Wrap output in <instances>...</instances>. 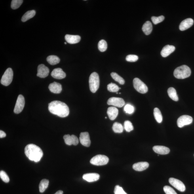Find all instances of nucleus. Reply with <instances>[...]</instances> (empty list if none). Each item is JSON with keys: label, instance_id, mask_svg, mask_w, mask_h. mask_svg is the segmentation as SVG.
Instances as JSON below:
<instances>
[{"label": "nucleus", "instance_id": "obj_41", "mask_svg": "<svg viewBox=\"0 0 194 194\" xmlns=\"http://www.w3.org/2000/svg\"><path fill=\"white\" fill-rule=\"evenodd\" d=\"M114 193L115 194H127L122 187L118 185L115 187Z\"/></svg>", "mask_w": 194, "mask_h": 194}, {"label": "nucleus", "instance_id": "obj_32", "mask_svg": "<svg viewBox=\"0 0 194 194\" xmlns=\"http://www.w3.org/2000/svg\"><path fill=\"white\" fill-rule=\"evenodd\" d=\"M98 47L99 50L101 52H104L107 49V43L104 40H101L99 42Z\"/></svg>", "mask_w": 194, "mask_h": 194}, {"label": "nucleus", "instance_id": "obj_27", "mask_svg": "<svg viewBox=\"0 0 194 194\" xmlns=\"http://www.w3.org/2000/svg\"><path fill=\"white\" fill-rule=\"evenodd\" d=\"M46 60L49 64L52 65L58 64L60 61V59L58 56L54 55L48 56L46 58Z\"/></svg>", "mask_w": 194, "mask_h": 194}, {"label": "nucleus", "instance_id": "obj_45", "mask_svg": "<svg viewBox=\"0 0 194 194\" xmlns=\"http://www.w3.org/2000/svg\"><path fill=\"white\" fill-rule=\"evenodd\" d=\"M105 118L107 119V117H105Z\"/></svg>", "mask_w": 194, "mask_h": 194}, {"label": "nucleus", "instance_id": "obj_1", "mask_svg": "<svg viewBox=\"0 0 194 194\" xmlns=\"http://www.w3.org/2000/svg\"><path fill=\"white\" fill-rule=\"evenodd\" d=\"M48 109L52 114L62 118L68 116L69 113L68 106L65 103L59 101H54L49 103Z\"/></svg>", "mask_w": 194, "mask_h": 194}, {"label": "nucleus", "instance_id": "obj_2", "mask_svg": "<svg viewBox=\"0 0 194 194\" xmlns=\"http://www.w3.org/2000/svg\"><path fill=\"white\" fill-rule=\"evenodd\" d=\"M25 153L28 159L35 162H38L43 155L42 149L39 146L34 144L27 145L25 149Z\"/></svg>", "mask_w": 194, "mask_h": 194}, {"label": "nucleus", "instance_id": "obj_14", "mask_svg": "<svg viewBox=\"0 0 194 194\" xmlns=\"http://www.w3.org/2000/svg\"><path fill=\"white\" fill-rule=\"evenodd\" d=\"M52 77L56 79L61 80L64 79L66 77V74L60 68L54 69L51 73Z\"/></svg>", "mask_w": 194, "mask_h": 194}, {"label": "nucleus", "instance_id": "obj_3", "mask_svg": "<svg viewBox=\"0 0 194 194\" xmlns=\"http://www.w3.org/2000/svg\"><path fill=\"white\" fill-rule=\"evenodd\" d=\"M190 68L186 65H182L177 67L174 72V77L177 79H183L188 77L191 75Z\"/></svg>", "mask_w": 194, "mask_h": 194}, {"label": "nucleus", "instance_id": "obj_6", "mask_svg": "<svg viewBox=\"0 0 194 194\" xmlns=\"http://www.w3.org/2000/svg\"><path fill=\"white\" fill-rule=\"evenodd\" d=\"M14 73L12 68L7 69L2 77L1 83L2 85L5 86L9 85L11 83L13 79Z\"/></svg>", "mask_w": 194, "mask_h": 194}, {"label": "nucleus", "instance_id": "obj_12", "mask_svg": "<svg viewBox=\"0 0 194 194\" xmlns=\"http://www.w3.org/2000/svg\"><path fill=\"white\" fill-rule=\"evenodd\" d=\"M80 141L83 146L88 147L91 145L89 134L87 132H82L80 134Z\"/></svg>", "mask_w": 194, "mask_h": 194}, {"label": "nucleus", "instance_id": "obj_29", "mask_svg": "<svg viewBox=\"0 0 194 194\" xmlns=\"http://www.w3.org/2000/svg\"><path fill=\"white\" fill-rule=\"evenodd\" d=\"M153 115L155 118L158 123H161L163 121V116L160 110L156 107L154 109Z\"/></svg>", "mask_w": 194, "mask_h": 194}, {"label": "nucleus", "instance_id": "obj_4", "mask_svg": "<svg viewBox=\"0 0 194 194\" xmlns=\"http://www.w3.org/2000/svg\"><path fill=\"white\" fill-rule=\"evenodd\" d=\"M89 83L91 91L96 92L100 85L99 77L98 73L94 72L91 74L89 77Z\"/></svg>", "mask_w": 194, "mask_h": 194}, {"label": "nucleus", "instance_id": "obj_31", "mask_svg": "<svg viewBox=\"0 0 194 194\" xmlns=\"http://www.w3.org/2000/svg\"><path fill=\"white\" fill-rule=\"evenodd\" d=\"M111 76L113 79L116 81L118 82L121 85H124L125 83V81L121 76H120L117 73L115 72H112Z\"/></svg>", "mask_w": 194, "mask_h": 194}, {"label": "nucleus", "instance_id": "obj_17", "mask_svg": "<svg viewBox=\"0 0 194 194\" xmlns=\"http://www.w3.org/2000/svg\"><path fill=\"white\" fill-rule=\"evenodd\" d=\"M48 87L50 91L54 94H60L62 89V85L56 82L50 83Z\"/></svg>", "mask_w": 194, "mask_h": 194}, {"label": "nucleus", "instance_id": "obj_33", "mask_svg": "<svg viewBox=\"0 0 194 194\" xmlns=\"http://www.w3.org/2000/svg\"><path fill=\"white\" fill-rule=\"evenodd\" d=\"M107 90L111 92H117L118 91L120 88L116 84L111 83L108 84L107 86Z\"/></svg>", "mask_w": 194, "mask_h": 194}, {"label": "nucleus", "instance_id": "obj_40", "mask_svg": "<svg viewBox=\"0 0 194 194\" xmlns=\"http://www.w3.org/2000/svg\"><path fill=\"white\" fill-rule=\"evenodd\" d=\"M124 111L126 113L131 114L134 111V107L132 105L130 104H127L126 105L124 108Z\"/></svg>", "mask_w": 194, "mask_h": 194}, {"label": "nucleus", "instance_id": "obj_15", "mask_svg": "<svg viewBox=\"0 0 194 194\" xmlns=\"http://www.w3.org/2000/svg\"><path fill=\"white\" fill-rule=\"evenodd\" d=\"M194 21L192 19L188 18L182 21L181 22L179 29L181 31H184L192 26Z\"/></svg>", "mask_w": 194, "mask_h": 194}, {"label": "nucleus", "instance_id": "obj_23", "mask_svg": "<svg viewBox=\"0 0 194 194\" xmlns=\"http://www.w3.org/2000/svg\"><path fill=\"white\" fill-rule=\"evenodd\" d=\"M63 138L66 144L68 145H74L76 142V138L74 135H72L71 136L69 134L65 135Z\"/></svg>", "mask_w": 194, "mask_h": 194}, {"label": "nucleus", "instance_id": "obj_9", "mask_svg": "<svg viewBox=\"0 0 194 194\" xmlns=\"http://www.w3.org/2000/svg\"><path fill=\"white\" fill-rule=\"evenodd\" d=\"M193 122V118L188 115L181 116L177 120V125L179 127L182 128L185 126L189 125Z\"/></svg>", "mask_w": 194, "mask_h": 194}, {"label": "nucleus", "instance_id": "obj_18", "mask_svg": "<svg viewBox=\"0 0 194 194\" xmlns=\"http://www.w3.org/2000/svg\"><path fill=\"white\" fill-rule=\"evenodd\" d=\"M176 48L174 46L168 45L163 47L161 52V54L163 57H166L174 51Z\"/></svg>", "mask_w": 194, "mask_h": 194}, {"label": "nucleus", "instance_id": "obj_26", "mask_svg": "<svg viewBox=\"0 0 194 194\" xmlns=\"http://www.w3.org/2000/svg\"><path fill=\"white\" fill-rule=\"evenodd\" d=\"M168 93L169 96L172 100L176 102L178 101V97L177 95L176 91L174 88L173 87L169 88L168 90Z\"/></svg>", "mask_w": 194, "mask_h": 194}, {"label": "nucleus", "instance_id": "obj_42", "mask_svg": "<svg viewBox=\"0 0 194 194\" xmlns=\"http://www.w3.org/2000/svg\"><path fill=\"white\" fill-rule=\"evenodd\" d=\"M6 136V134L2 130H0V138H5Z\"/></svg>", "mask_w": 194, "mask_h": 194}, {"label": "nucleus", "instance_id": "obj_24", "mask_svg": "<svg viewBox=\"0 0 194 194\" xmlns=\"http://www.w3.org/2000/svg\"><path fill=\"white\" fill-rule=\"evenodd\" d=\"M142 30L145 35H148L150 34L153 30L151 23L149 21H147L143 25Z\"/></svg>", "mask_w": 194, "mask_h": 194}, {"label": "nucleus", "instance_id": "obj_13", "mask_svg": "<svg viewBox=\"0 0 194 194\" xmlns=\"http://www.w3.org/2000/svg\"><path fill=\"white\" fill-rule=\"evenodd\" d=\"M49 73V69L44 64H40L38 67L37 76L41 78H45L48 76Z\"/></svg>", "mask_w": 194, "mask_h": 194}, {"label": "nucleus", "instance_id": "obj_16", "mask_svg": "<svg viewBox=\"0 0 194 194\" xmlns=\"http://www.w3.org/2000/svg\"><path fill=\"white\" fill-rule=\"evenodd\" d=\"M100 175L96 173H91L84 174L83 178L88 182H92L98 180L100 178Z\"/></svg>", "mask_w": 194, "mask_h": 194}, {"label": "nucleus", "instance_id": "obj_38", "mask_svg": "<svg viewBox=\"0 0 194 194\" xmlns=\"http://www.w3.org/2000/svg\"><path fill=\"white\" fill-rule=\"evenodd\" d=\"M138 56L135 55H129L126 57V60L129 62H135L138 60Z\"/></svg>", "mask_w": 194, "mask_h": 194}, {"label": "nucleus", "instance_id": "obj_37", "mask_svg": "<svg viewBox=\"0 0 194 194\" xmlns=\"http://www.w3.org/2000/svg\"><path fill=\"white\" fill-rule=\"evenodd\" d=\"M0 177L3 182L7 183L9 182V177H8L6 173L3 171L2 170L0 172Z\"/></svg>", "mask_w": 194, "mask_h": 194}, {"label": "nucleus", "instance_id": "obj_35", "mask_svg": "<svg viewBox=\"0 0 194 194\" xmlns=\"http://www.w3.org/2000/svg\"><path fill=\"white\" fill-rule=\"evenodd\" d=\"M124 128L126 132H129L134 129L133 126L131 122L126 121L124 123Z\"/></svg>", "mask_w": 194, "mask_h": 194}, {"label": "nucleus", "instance_id": "obj_8", "mask_svg": "<svg viewBox=\"0 0 194 194\" xmlns=\"http://www.w3.org/2000/svg\"><path fill=\"white\" fill-rule=\"evenodd\" d=\"M25 105V100L24 97L20 95L18 97L14 109V112L18 114L21 112L24 108Z\"/></svg>", "mask_w": 194, "mask_h": 194}, {"label": "nucleus", "instance_id": "obj_28", "mask_svg": "<svg viewBox=\"0 0 194 194\" xmlns=\"http://www.w3.org/2000/svg\"><path fill=\"white\" fill-rule=\"evenodd\" d=\"M49 181L46 179H43L41 181L39 185V191L40 192L43 193L47 188Z\"/></svg>", "mask_w": 194, "mask_h": 194}, {"label": "nucleus", "instance_id": "obj_30", "mask_svg": "<svg viewBox=\"0 0 194 194\" xmlns=\"http://www.w3.org/2000/svg\"><path fill=\"white\" fill-rule=\"evenodd\" d=\"M113 131L116 133H121L123 131V127L121 123L115 122L112 126Z\"/></svg>", "mask_w": 194, "mask_h": 194}, {"label": "nucleus", "instance_id": "obj_36", "mask_svg": "<svg viewBox=\"0 0 194 194\" xmlns=\"http://www.w3.org/2000/svg\"><path fill=\"white\" fill-rule=\"evenodd\" d=\"M164 17L163 16H161L159 17L153 16L151 17V20L153 24L157 25L159 23L162 22L164 20Z\"/></svg>", "mask_w": 194, "mask_h": 194}, {"label": "nucleus", "instance_id": "obj_39", "mask_svg": "<svg viewBox=\"0 0 194 194\" xmlns=\"http://www.w3.org/2000/svg\"><path fill=\"white\" fill-rule=\"evenodd\" d=\"M163 189L166 194H177L174 189L169 186H164Z\"/></svg>", "mask_w": 194, "mask_h": 194}, {"label": "nucleus", "instance_id": "obj_11", "mask_svg": "<svg viewBox=\"0 0 194 194\" xmlns=\"http://www.w3.org/2000/svg\"><path fill=\"white\" fill-rule=\"evenodd\" d=\"M125 103L123 99L116 97H112L107 102V104L119 107H123Z\"/></svg>", "mask_w": 194, "mask_h": 194}, {"label": "nucleus", "instance_id": "obj_25", "mask_svg": "<svg viewBox=\"0 0 194 194\" xmlns=\"http://www.w3.org/2000/svg\"><path fill=\"white\" fill-rule=\"evenodd\" d=\"M36 11L35 10H29L21 18V21L23 22H26L27 20L34 17Z\"/></svg>", "mask_w": 194, "mask_h": 194}, {"label": "nucleus", "instance_id": "obj_7", "mask_svg": "<svg viewBox=\"0 0 194 194\" xmlns=\"http://www.w3.org/2000/svg\"><path fill=\"white\" fill-rule=\"evenodd\" d=\"M133 85L135 89L140 93L145 94L148 91L147 86L138 78H136L134 79Z\"/></svg>", "mask_w": 194, "mask_h": 194}, {"label": "nucleus", "instance_id": "obj_44", "mask_svg": "<svg viewBox=\"0 0 194 194\" xmlns=\"http://www.w3.org/2000/svg\"><path fill=\"white\" fill-rule=\"evenodd\" d=\"M64 44H67V43H66V42H65Z\"/></svg>", "mask_w": 194, "mask_h": 194}, {"label": "nucleus", "instance_id": "obj_19", "mask_svg": "<svg viewBox=\"0 0 194 194\" xmlns=\"http://www.w3.org/2000/svg\"><path fill=\"white\" fill-rule=\"evenodd\" d=\"M153 149L155 153L161 155L167 154L170 151L168 147L162 146H155L153 147Z\"/></svg>", "mask_w": 194, "mask_h": 194}, {"label": "nucleus", "instance_id": "obj_10", "mask_svg": "<svg viewBox=\"0 0 194 194\" xmlns=\"http://www.w3.org/2000/svg\"><path fill=\"white\" fill-rule=\"evenodd\" d=\"M169 182L171 185L178 191L182 192L185 191V187L184 183L178 179L171 178L169 179Z\"/></svg>", "mask_w": 194, "mask_h": 194}, {"label": "nucleus", "instance_id": "obj_34", "mask_svg": "<svg viewBox=\"0 0 194 194\" xmlns=\"http://www.w3.org/2000/svg\"><path fill=\"white\" fill-rule=\"evenodd\" d=\"M22 0H12L11 2V7L12 9L16 10L19 8L21 5Z\"/></svg>", "mask_w": 194, "mask_h": 194}, {"label": "nucleus", "instance_id": "obj_22", "mask_svg": "<svg viewBox=\"0 0 194 194\" xmlns=\"http://www.w3.org/2000/svg\"><path fill=\"white\" fill-rule=\"evenodd\" d=\"M109 118L112 121L115 120L118 114V110L114 107H110L107 109V112Z\"/></svg>", "mask_w": 194, "mask_h": 194}, {"label": "nucleus", "instance_id": "obj_21", "mask_svg": "<svg viewBox=\"0 0 194 194\" xmlns=\"http://www.w3.org/2000/svg\"><path fill=\"white\" fill-rule=\"evenodd\" d=\"M65 39L67 43L71 44H75L79 43L81 38L79 35L67 34L65 36Z\"/></svg>", "mask_w": 194, "mask_h": 194}, {"label": "nucleus", "instance_id": "obj_20", "mask_svg": "<svg viewBox=\"0 0 194 194\" xmlns=\"http://www.w3.org/2000/svg\"><path fill=\"white\" fill-rule=\"evenodd\" d=\"M149 164L146 162H141L134 164L133 168L137 171H142L149 167Z\"/></svg>", "mask_w": 194, "mask_h": 194}, {"label": "nucleus", "instance_id": "obj_5", "mask_svg": "<svg viewBox=\"0 0 194 194\" xmlns=\"http://www.w3.org/2000/svg\"><path fill=\"white\" fill-rule=\"evenodd\" d=\"M108 157L104 155H98L93 157L90 160V163L96 166H102L106 165L108 163Z\"/></svg>", "mask_w": 194, "mask_h": 194}, {"label": "nucleus", "instance_id": "obj_43", "mask_svg": "<svg viewBox=\"0 0 194 194\" xmlns=\"http://www.w3.org/2000/svg\"><path fill=\"white\" fill-rule=\"evenodd\" d=\"M54 194H63V192L61 190L58 191Z\"/></svg>", "mask_w": 194, "mask_h": 194}]
</instances>
